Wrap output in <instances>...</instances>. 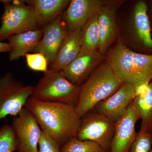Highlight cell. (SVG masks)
Here are the masks:
<instances>
[{"label": "cell", "instance_id": "1", "mask_svg": "<svg viewBox=\"0 0 152 152\" xmlns=\"http://www.w3.org/2000/svg\"><path fill=\"white\" fill-rule=\"evenodd\" d=\"M25 107L32 114L41 130L61 147L76 137L81 118L74 105L42 102L31 96Z\"/></svg>", "mask_w": 152, "mask_h": 152}, {"label": "cell", "instance_id": "2", "mask_svg": "<svg viewBox=\"0 0 152 152\" xmlns=\"http://www.w3.org/2000/svg\"><path fill=\"white\" fill-rule=\"evenodd\" d=\"M123 82L107 61L93 71L80 86L77 99L74 107L80 118L94 110L96 106L119 89Z\"/></svg>", "mask_w": 152, "mask_h": 152}, {"label": "cell", "instance_id": "3", "mask_svg": "<svg viewBox=\"0 0 152 152\" xmlns=\"http://www.w3.org/2000/svg\"><path fill=\"white\" fill-rule=\"evenodd\" d=\"M107 61L123 83L135 87L152 80V55L131 50L121 39L109 53Z\"/></svg>", "mask_w": 152, "mask_h": 152}, {"label": "cell", "instance_id": "4", "mask_svg": "<svg viewBox=\"0 0 152 152\" xmlns=\"http://www.w3.org/2000/svg\"><path fill=\"white\" fill-rule=\"evenodd\" d=\"M80 86L66 78L62 71L48 69L34 87L33 97L48 102H58L75 105Z\"/></svg>", "mask_w": 152, "mask_h": 152}, {"label": "cell", "instance_id": "5", "mask_svg": "<svg viewBox=\"0 0 152 152\" xmlns=\"http://www.w3.org/2000/svg\"><path fill=\"white\" fill-rule=\"evenodd\" d=\"M4 12L1 17L0 42L12 36L37 29L35 12L32 5H26L23 1H1Z\"/></svg>", "mask_w": 152, "mask_h": 152}, {"label": "cell", "instance_id": "6", "mask_svg": "<svg viewBox=\"0 0 152 152\" xmlns=\"http://www.w3.org/2000/svg\"><path fill=\"white\" fill-rule=\"evenodd\" d=\"M115 123L93 110L81 118L76 137L98 144L104 152H110Z\"/></svg>", "mask_w": 152, "mask_h": 152}, {"label": "cell", "instance_id": "7", "mask_svg": "<svg viewBox=\"0 0 152 152\" xmlns=\"http://www.w3.org/2000/svg\"><path fill=\"white\" fill-rule=\"evenodd\" d=\"M33 88L17 80L11 73L0 77V120L18 115L32 96Z\"/></svg>", "mask_w": 152, "mask_h": 152}, {"label": "cell", "instance_id": "8", "mask_svg": "<svg viewBox=\"0 0 152 152\" xmlns=\"http://www.w3.org/2000/svg\"><path fill=\"white\" fill-rule=\"evenodd\" d=\"M12 126L18 141L19 152H38L42 130L29 111L22 109L14 116Z\"/></svg>", "mask_w": 152, "mask_h": 152}, {"label": "cell", "instance_id": "9", "mask_svg": "<svg viewBox=\"0 0 152 152\" xmlns=\"http://www.w3.org/2000/svg\"><path fill=\"white\" fill-rule=\"evenodd\" d=\"M140 119L134 101L117 120L110 152H128L137 137L136 123Z\"/></svg>", "mask_w": 152, "mask_h": 152}, {"label": "cell", "instance_id": "10", "mask_svg": "<svg viewBox=\"0 0 152 152\" xmlns=\"http://www.w3.org/2000/svg\"><path fill=\"white\" fill-rule=\"evenodd\" d=\"M43 35L34 51L43 54L51 65L54 61L63 42L68 34L66 26L61 14L42 28Z\"/></svg>", "mask_w": 152, "mask_h": 152}, {"label": "cell", "instance_id": "11", "mask_svg": "<svg viewBox=\"0 0 152 152\" xmlns=\"http://www.w3.org/2000/svg\"><path fill=\"white\" fill-rule=\"evenodd\" d=\"M112 1L72 0L62 15L68 33L82 28L101 7Z\"/></svg>", "mask_w": 152, "mask_h": 152}, {"label": "cell", "instance_id": "12", "mask_svg": "<svg viewBox=\"0 0 152 152\" xmlns=\"http://www.w3.org/2000/svg\"><path fill=\"white\" fill-rule=\"evenodd\" d=\"M135 97L134 86L123 83L115 93L98 104L94 110L115 123Z\"/></svg>", "mask_w": 152, "mask_h": 152}, {"label": "cell", "instance_id": "13", "mask_svg": "<svg viewBox=\"0 0 152 152\" xmlns=\"http://www.w3.org/2000/svg\"><path fill=\"white\" fill-rule=\"evenodd\" d=\"M104 59V55L97 51L88 52L81 50L78 56L63 70V74L69 81L80 86Z\"/></svg>", "mask_w": 152, "mask_h": 152}, {"label": "cell", "instance_id": "14", "mask_svg": "<svg viewBox=\"0 0 152 152\" xmlns=\"http://www.w3.org/2000/svg\"><path fill=\"white\" fill-rule=\"evenodd\" d=\"M123 1H112L101 7L98 12L99 41L98 50L104 55L116 38L118 27L116 20V10Z\"/></svg>", "mask_w": 152, "mask_h": 152}, {"label": "cell", "instance_id": "15", "mask_svg": "<svg viewBox=\"0 0 152 152\" xmlns=\"http://www.w3.org/2000/svg\"><path fill=\"white\" fill-rule=\"evenodd\" d=\"M82 28L69 33L60 47L50 69L62 71L80 54L82 50Z\"/></svg>", "mask_w": 152, "mask_h": 152}, {"label": "cell", "instance_id": "16", "mask_svg": "<svg viewBox=\"0 0 152 152\" xmlns=\"http://www.w3.org/2000/svg\"><path fill=\"white\" fill-rule=\"evenodd\" d=\"M43 35L42 28L37 29L26 32L17 34L8 39L12 45L9 59L15 61L29 52L33 51L37 46Z\"/></svg>", "mask_w": 152, "mask_h": 152}, {"label": "cell", "instance_id": "17", "mask_svg": "<svg viewBox=\"0 0 152 152\" xmlns=\"http://www.w3.org/2000/svg\"><path fill=\"white\" fill-rule=\"evenodd\" d=\"M34 9L38 26L44 27L61 14L67 7L69 0H31L23 1Z\"/></svg>", "mask_w": 152, "mask_h": 152}, {"label": "cell", "instance_id": "18", "mask_svg": "<svg viewBox=\"0 0 152 152\" xmlns=\"http://www.w3.org/2000/svg\"><path fill=\"white\" fill-rule=\"evenodd\" d=\"M148 7L143 1L137 2L134 7L132 25L138 40L145 47L152 48L151 25L148 14Z\"/></svg>", "mask_w": 152, "mask_h": 152}, {"label": "cell", "instance_id": "19", "mask_svg": "<svg viewBox=\"0 0 152 152\" xmlns=\"http://www.w3.org/2000/svg\"><path fill=\"white\" fill-rule=\"evenodd\" d=\"M97 13L82 28V50L93 52L96 51L98 49L99 34Z\"/></svg>", "mask_w": 152, "mask_h": 152}, {"label": "cell", "instance_id": "20", "mask_svg": "<svg viewBox=\"0 0 152 152\" xmlns=\"http://www.w3.org/2000/svg\"><path fill=\"white\" fill-rule=\"evenodd\" d=\"M134 101L141 120V130L148 129L152 124V80L149 85L148 92L145 94L136 96Z\"/></svg>", "mask_w": 152, "mask_h": 152}, {"label": "cell", "instance_id": "21", "mask_svg": "<svg viewBox=\"0 0 152 152\" xmlns=\"http://www.w3.org/2000/svg\"><path fill=\"white\" fill-rule=\"evenodd\" d=\"M61 151V152H104L96 143L91 141L80 140L76 137L63 145Z\"/></svg>", "mask_w": 152, "mask_h": 152}, {"label": "cell", "instance_id": "22", "mask_svg": "<svg viewBox=\"0 0 152 152\" xmlns=\"http://www.w3.org/2000/svg\"><path fill=\"white\" fill-rule=\"evenodd\" d=\"M19 142L12 126L4 125L0 129V152L18 151Z\"/></svg>", "mask_w": 152, "mask_h": 152}, {"label": "cell", "instance_id": "23", "mask_svg": "<svg viewBox=\"0 0 152 152\" xmlns=\"http://www.w3.org/2000/svg\"><path fill=\"white\" fill-rule=\"evenodd\" d=\"M152 146V132L140 130L128 152H149Z\"/></svg>", "mask_w": 152, "mask_h": 152}, {"label": "cell", "instance_id": "24", "mask_svg": "<svg viewBox=\"0 0 152 152\" xmlns=\"http://www.w3.org/2000/svg\"><path fill=\"white\" fill-rule=\"evenodd\" d=\"M28 66L31 69L46 72L48 70V62L46 57L41 53H27L25 55Z\"/></svg>", "mask_w": 152, "mask_h": 152}, {"label": "cell", "instance_id": "25", "mask_svg": "<svg viewBox=\"0 0 152 152\" xmlns=\"http://www.w3.org/2000/svg\"><path fill=\"white\" fill-rule=\"evenodd\" d=\"M38 145V152H61L59 144L42 131Z\"/></svg>", "mask_w": 152, "mask_h": 152}, {"label": "cell", "instance_id": "26", "mask_svg": "<svg viewBox=\"0 0 152 152\" xmlns=\"http://www.w3.org/2000/svg\"><path fill=\"white\" fill-rule=\"evenodd\" d=\"M149 84L143 83L136 86L134 87L136 96L145 94L148 92Z\"/></svg>", "mask_w": 152, "mask_h": 152}, {"label": "cell", "instance_id": "27", "mask_svg": "<svg viewBox=\"0 0 152 152\" xmlns=\"http://www.w3.org/2000/svg\"><path fill=\"white\" fill-rule=\"evenodd\" d=\"M12 51V45L10 43L0 42V53L11 52Z\"/></svg>", "mask_w": 152, "mask_h": 152}, {"label": "cell", "instance_id": "28", "mask_svg": "<svg viewBox=\"0 0 152 152\" xmlns=\"http://www.w3.org/2000/svg\"><path fill=\"white\" fill-rule=\"evenodd\" d=\"M148 130L152 132V124L149 127Z\"/></svg>", "mask_w": 152, "mask_h": 152}, {"label": "cell", "instance_id": "29", "mask_svg": "<svg viewBox=\"0 0 152 152\" xmlns=\"http://www.w3.org/2000/svg\"><path fill=\"white\" fill-rule=\"evenodd\" d=\"M149 152H152V147L151 149V150H150Z\"/></svg>", "mask_w": 152, "mask_h": 152}]
</instances>
